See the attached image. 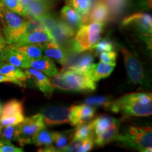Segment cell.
Wrapping results in <instances>:
<instances>
[{
  "mask_svg": "<svg viewBox=\"0 0 152 152\" xmlns=\"http://www.w3.org/2000/svg\"><path fill=\"white\" fill-rule=\"evenodd\" d=\"M108 109L113 113H122L125 116L145 117L152 113L151 93L133 92L111 100Z\"/></svg>",
  "mask_w": 152,
  "mask_h": 152,
  "instance_id": "6da1fadb",
  "label": "cell"
},
{
  "mask_svg": "<svg viewBox=\"0 0 152 152\" xmlns=\"http://www.w3.org/2000/svg\"><path fill=\"white\" fill-rule=\"evenodd\" d=\"M110 16L111 12L109 7L104 1L99 0L89 13L87 22L96 21L104 23L110 18Z\"/></svg>",
  "mask_w": 152,
  "mask_h": 152,
  "instance_id": "44dd1931",
  "label": "cell"
},
{
  "mask_svg": "<svg viewBox=\"0 0 152 152\" xmlns=\"http://www.w3.org/2000/svg\"><path fill=\"white\" fill-rule=\"evenodd\" d=\"M140 4L142 7H147V8H151V0H141Z\"/></svg>",
  "mask_w": 152,
  "mask_h": 152,
  "instance_id": "b9f144b4",
  "label": "cell"
},
{
  "mask_svg": "<svg viewBox=\"0 0 152 152\" xmlns=\"http://www.w3.org/2000/svg\"><path fill=\"white\" fill-rule=\"evenodd\" d=\"M103 23L93 21L82 25L78 28L72 43L74 53H82L90 50L101 39L104 28Z\"/></svg>",
  "mask_w": 152,
  "mask_h": 152,
  "instance_id": "3957f363",
  "label": "cell"
},
{
  "mask_svg": "<svg viewBox=\"0 0 152 152\" xmlns=\"http://www.w3.org/2000/svg\"><path fill=\"white\" fill-rule=\"evenodd\" d=\"M0 4L5 8L14 11L20 16L26 17V11L24 6L19 0H0Z\"/></svg>",
  "mask_w": 152,
  "mask_h": 152,
  "instance_id": "4dcf8cb0",
  "label": "cell"
},
{
  "mask_svg": "<svg viewBox=\"0 0 152 152\" xmlns=\"http://www.w3.org/2000/svg\"><path fill=\"white\" fill-rule=\"evenodd\" d=\"M95 108L88 104L72 106L70 112V124L72 126H77L87 123L94 116Z\"/></svg>",
  "mask_w": 152,
  "mask_h": 152,
  "instance_id": "7c38bea8",
  "label": "cell"
},
{
  "mask_svg": "<svg viewBox=\"0 0 152 152\" xmlns=\"http://www.w3.org/2000/svg\"><path fill=\"white\" fill-rule=\"evenodd\" d=\"M25 119L24 108L23 102L14 99L7 102L1 109L0 113V125H16Z\"/></svg>",
  "mask_w": 152,
  "mask_h": 152,
  "instance_id": "ba28073f",
  "label": "cell"
},
{
  "mask_svg": "<svg viewBox=\"0 0 152 152\" xmlns=\"http://www.w3.org/2000/svg\"><path fill=\"white\" fill-rule=\"evenodd\" d=\"M94 139L92 137H88L81 140L77 151L87 152L90 151L94 146Z\"/></svg>",
  "mask_w": 152,
  "mask_h": 152,
  "instance_id": "f35d334b",
  "label": "cell"
},
{
  "mask_svg": "<svg viewBox=\"0 0 152 152\" xmlns=\"http://www.w3.org/2000/svg\"><path fill=\"white\" fill-rule=\"evenodd\" d=\"M4 62L20 68H29L30 60L14 46L9 45L6 51Z\"/></svg>",
  "mask_w": 152,
  "mask_h": 152,
  "instance_id": "ac0fdd59",
  "label": "cell"
},
{
  "mask_svg": "<svg viewBox=\"0 0 152 152\" xmlns=\"http://www.w3.org/2000/svg\"><path fill=\"white\" fill-rule=\"evenodd\" d=\"M43 53L45 56L56 61L61 65L65 66L67 64L68 54L55 40L48 42L44 45Z\"/></svg>",
  "mask_w": 152,
  "mask_h": 152,
  "instance_id": "9a60e30c",
  "label": "cell"
},
{
  "mask_svg": "<svg viewBox=\"0 0 152 152\" xmlns=\"http://www.w3.org/2000/svg\"><path fill=\"white\" fill-rule=\"evenodd\" d=\"M2 29H3L2 23H1V18H0V35H3V33H2Z\"/></svg>",
  "mask_w": 152,
  "mask_h": 152,
  "instance_id": "7bdbcfd3",
  "label": "cell"
},
{
  "mask_svg": "<svg viewBox=\"0 0 152 152\" xmlns=\"http://www.w3.org/2000/svg\"><path fill=\"white\" fill-rule=\"evenodd\" d=\"M25 69V73L28 78L33 80L37 88L47 97H50L54 92V87L51 84L49 77L42 72L35 68L29 67Z\"/></svg>",
  "mask_w": 152,
  "mask_h": 152,
  "instance_id": "4fadbf2b",
  "label": "cell"
},
{
  "mask_svg": "<svg viewBox=\"0 0 152 152\" xmlns=\"http://www.w3.org/2000/svg\"><path fill=\"white\" fill-rule=\"evenodd\" d=\"M3 128V130H1L0 139L11 142H16L19 135V125H8Z\"/></svg>",
  "mask_w": 152,
  "mask_h": 152,
  "instance_id": "1f68e13d",
  "label": "cell"
},
{
  "mask_svg": "<svg viewBox=\"0 0 152 152\" xmlns=\"http://www.w3.org/2000/svg\"><path fill=\"white\" fill-rule=\"evenodd\" d=\"M51 32L56 42H63L66 41L73 37L75 34V30L63 20H57L56 25Z\"/></svg>",
  "mask_w": 152,
  "mask_h": 152,
  "instance_id": "603a6c76",
  "label": "cell"
},
{
  "mask_svg": "<svg viewBox=\"0 0 152 152\" xmlns=\"http://www.w3.org/2000/svg\"><path fill=\"white\" fill-rule=\"evenodd\" d=\"M74 130L64 132H53V142L49 147L39 149V151H63L68 144L73 140Z\"/></svg>",
  "mask_w": 152,
  "mask_h": 152,
  "instance_id": "5bb4252c",
  "label": "cell"
},
{
  "mask_svg": "<svg viewBox=\"0 0 152 152\" xmlns=\"http://www.w3.org/2000/svg\"><path fill=\"white\" fill-rule=\"evenodd\" d=\"M1 130H2V127L0 125V135H1Z\"/></svg>",
  "mask_w": 152,
  "mask_h": 152,
  "instance_id": "f6af8a7d",
  "label": "cell"
},
{
  "mask_svg": "<svg viewBox=\"0 0 152 152\" xmlns=\"http://www.w3.org/2000/svg\"><path fill=\"white\" fill-rule=\"evenodd\" d=\"M111 99L110 97L104 96H93L87 98L85 101V104L92 106H101L108 109Z\"/></svg>",
  "mask_w": 152,
  "mask_h": 152,
  "instance_id": "836d02e7",
  "label": "cell"
},
{
  "mask_svg": "<svg viewBox=\"0 0 152 152\" xmlns=\"http://www.w3.org/2000/svg\"><path fill=\"white\" fill-rule=\"evenodd\" d=\"M19 125V135L17 142L20 146L30 144L35 134L42 129L45 128V123L41 113L25 118Z\"/></svg>",
  "mask_w": 152,
  "mask_h": 152,
  "instance_id": "52a82bcc",
  "label": "cell"
},
{
  "mask_svg": "<svg viewBox=\"0 0 152 152\" xmlns=\"http://www.w3.org/2000/svg\"><path fill=\"white\" fill-rule=\"evenodd\" d=\"M114 68L115 66L100 61L97 64H92L87 69V74L93 81L96 83L100 80L109 77L113 72Z\"/></svg>",
  "mask_w": 152,
  "mask_h": 152,
  "instance_id": "e0dca14e",
  "label": "cell"
},
{
  "mask_svg": "<svg viewBox=\"0 0 152 152\" xmlns=\"http://www.w3.org/2000/svg\"><path fill=\"white\" fill-rule=\"evenodd\" d=\"M26 11V18H37L47 13L48 3L42 0H22L20 1Z\"/></svg>",
  "mask_w": 152,
  "mask_h": 152,
  "instance_id": "d6986e66",
  "label": "cell"
},
{
  "mask_svg": "<svg viewBox=\"0 0 152 152\" xmlns=\"http://www.w3.org/2000/svg\"><path fill=\"white\" fill-rule=\"evenodd\" d=\"M14 83V84H16L20 86V84L18 81L15 80L11 78V77H7V76L4 75L0 73V83Z\"/></svg>",
  "mask_w": 152,
  "mask_h": 152,
  "instance_id": "60d3db41",
  "label": "cell"
},
{
  "mask_svg": "<svg viewBox=\"0 0 152 152\" xmlns=\"http://www.w3.org/2000/svg\"><path fill=\"white\" fill-rule=\"evenodd\" d=\"M1 109H2V106H1V103H0V113H1Z\"/></svg>",
  "mask_w": 152,
  "mask_h": 152,
  "instance_id": "ee69618b",
  "label": "cell"
},
{
  "mask_svg": "<svg viewBox=\"0 0 152 152\" xmlns=\"http://www.w3.org/2000/svg\"><path fill=\"white\" fill-rule=\"evenodd\" d=\"M19 1H22V0H19Z\"/></svg>",
  "mask_w": 152,
  "mask_h": 152,
  "instance_id": "bcb514c9",
  "label": "cell"
},
{
  "mask_svg": "<svg viewBox=\"0 0 152 152\" xmlns=\"http://www.w3.org/2000/svg\"><path fill=\"white\" fill-rule=\"evenodd\" d=\"M8 45L4 35H0V65L4 62L6 51Z\"/></svg>",
  "mask_w": 152,
  "mask_h": 152,
  "instance_id": "ab89813d",
  "label": "cell"
},
{
  "mask_svg": "<svg viewBox=\"0 0 152 152\" xmlns=\"http://www.w3.org/2000/svg\"><path fill=\"white\" fill-rule=\"evenodd\" d=\"M117 121V119L110 117L109 115H104L97 117L94 121H92L94 133L97 134V133L103 132Z\"/></svg>",
  "mask_w": 152,
  "mask_h": 152,
  "instance_id": "f546056e",
  "label": "cell"
},
{
  "mask_svg": "<svg viewBox=\"0 0 152 152\" xmlns=\"http://www.w3.org/2000/svg\"><path fill=\"white\" fill-rule=\"evenodd\" d=\"M94 128L92 121L89 123H83L76 126L74 130L73 140H83L88 137H92L94 135Z\"/></svg>",
  "mask_w": 152,
  "mask_h": 152,
  "instance_id": "f1b7e54d",
  "label": "cell"
},
{
  "mask_svg": "<svg viewBox=\"0 0 152 152\" xmlns=\"http://www.w3.org/2000/svg\"><path fill=\"white\" fill-rule=\"evenodd\" d=\"M124 58V64L131 83L135 85H144L146 76L144 68L140 60L128 49L121 47L120 49Z\"/></svg>",
  "mask_w": 152,
  "mask_h": 152,
  "instance_id": "9c48e42d",
  "label": "cell"
},
{
  "mask_svg": "<svg viewBox=\"0 0 152 152\" xmlns=\"http://www.w3.org/2000/svg\"><path fill=\"white\" fill-rule=\"evenodd\" d=\"M109 7L111 15L115 16L125 8L128 0H102Z\"/></svg>",
  "mask_w": 152,
  "mask_h": 152,
  "instance_id": "d6a6232c",
  "label": "cell"
},
{
  "mask_svg": "<svg viewBox=\"0 0 152 152\" xmlns=\"http://www.w3.org/2000/svg\"><path fill=\"white\" fill-rule=\"evenodd\" d=\"M29 67L39 70L49 77H52L58 73V69L54 61L45 55L36 59L30 60Z\"/></svg>",
  "mask_w": 152,
  "mask_h": 152,
  "instance_id": "2e32d148",
  "label": "cell"
},
{
  "mask_svg": "<svg viewBox=\"0 0 152 152\" xmlns=\"http://www.w3.org/2000/svg\"><path fill=\"white\" fill-rule=\"evenodd\" d=\"M114 48V45L113 42H111L109 39H104L98 42L92 47V50H94L97 54H101V53L104 52H110L112 51Z\"/></svg>",
  "mask_w": 152,
  "mask_h": 152,
  "instance_id": "e575fe53",
  "label": "cell"
},
{
  "mask_svg": "<svg viewBox=\"0 0 152 152\" xmlns=\"http://www.w3.org/2000/svg\"><path fill=\"white\" fill-rule=\"evenodd\" d=\"M53 132L45 130V128L39 131L32 140L31 144H35L38 147H47L52 144Z\"/></svg>",
  "mask_w": 152,
  "mask_h": 152,
  "instance_id": "83f0119b",
  "label": "cell"
},
{
  "mask_svg": "<svg viewBox=\"0 0 152 152\" xmlns=\"http://www.w3.org/2000/svg\"><path fill=\"white\" fill-rule=\"evenodd\" d=\"M71 107L63 106H52L42 110L41 115L45 125L49 126L66 124L70 123Z\"/></svg>",
  "mask_w": 152,
  "mask_h": 152,
  "instance_id": "30bf717a",
  "label": "cell"
},
{
  "mask_svg": "<svg viewBox=\"0 0 152 152\" xmlns=\"http://www.w3.org/2000/svg\"><path fill=\"white\" fill-rule=\"evenodd\" d=\"M45 44L42 45H26L23 46L16 47L20 52L25 55L29 60L36 59L43 56V46ZM13 46V45H12Z\"/></svg>",
  "mask_w": 152,
  "mask_h": 152,
  "instance_id": "4316f807",
  "label": "cell"
},
{
  "mask_svg": "<svg viewBox=\"0 0 152 152\" xmlns=\"http://www.w3.org/2000/svg\"><path fill=\"white\" fill-rule=\"evenodd\" d=\"M117 53L115 51H110V52H104L101 53L99 55L100 61L111 64V65H116Z\"/></svg>",
  "mask_w": 152,
  "mask_h": 152,
  "instance_id": "74e56055",
  "label": "cell"
},
{
  "mask_svg": "<svg viewBox=\"0 0 152 152\" xmlns=\"http://www.w3.org/2000/svg\"><path fill=\"white\" fill-rule=\"evenodd\" d=\"M52 86L59 90L73 92H92L96 83L86 73L65 70L49 79Z\"/></svg>",
  "mask_w": 152,
  "mask_h": 152,
  "instance_id": "7a4b0ae2",
  "label": "cell"
},
{
  "mask_svg": "<svg viewBox=\"0 0 152 152\" xmlns=\"http://www.w3.org/2000/svg\"><path fill=\"white\" fill-rule=\"evenodd\" d=\"M125 27H133L137 32L140 37L151 45L152 17L146 13H134L123 19L121 23Z\"/></svg>",
  "mask_w": 152,
  "mask_h": 152,
  "instance_id": "8992f818",
  "label": "cell"
},
{
  "mask_svg": "<svg viewBox=\"0 0 152 152\" xmlns=\"http://www.w3.org/2000/svg\"><path fill=\"white\" fill-rule=\"evenodd\" d=\"M115 141L140 151H152V131L151 127L131 126L123 134H118Z\"/></svg>",
  "mask_w": 152,
  "mask_h": 152,
  "instance_id": "277c9868",
  "label": "cell"
},
{
  "mask_svg": "<svg viewBox=\"0 0 152 152\" xmlns=\"http://www.w3.org/2000/svg\"><path fill=\"white\" fill-rule=\"evenodd\" d=\"M119 125L120 121L118 120L116 122L113 123L111 126L109 127L103 132L95 134L96 137L94 140L95 144L97 146L103 147L109 142L115 141V138L118 134Z\"/></svg>",
  "mask_w": 152,
  "mask_h": 152,
  "instance_id": "cb8c5ba5",
  "label": "cell"
},
{
  "mask_svg": "<svg viewBox=\"0 0 152 152\" xmlns=\"http://www.w3.org/2000/svg\"><path fill=\"white\" fill-rule=\"evenodd\" d=\"M61 16L63 21L75 30L78 29L82 25L85 23L81 15L68 5L64 6L62 8L61 11Z\"/></svg>",
  "mask_w": 152,
  "mask_h": 152,
  "instance_id": "7402d4cb",
  "label": "cell"
},
{
  "mask_svg": "<svg viewBox=\"0 0 152 152\" xmlns=\"http://www.w3.org/2000/svg\"><path fill=\"white\" fill-rule=\"evenodd\" d=\"M38 20L42 23V24L45 26V28L51 31L53 29V28L54 27V26L56 23V20H55V18L53 17L52 15L45 13L39 17H37Z\"/></svg>",
  "mask_w": 152,
  "mask_h": 152,
  "instance_id": "d590c367",
  "label": "cell"
},
{
  "mask_svg": "<svg viewBox=\"0 0 152 152\" xmlns=\"http://www.w3.org/2000/svg\"><path fill=\"white\" fill-rule=\"evenodd\" d=\"M66 5L77 11L83 17L85 23L87 22L89 13L92 9V0H64Z\"/></svg>",
  "mask_w": 152,
  "mask_h": 152,
  "instance_id": "484cf974",
  "label": "cell"
},
{
  "mask_svg": "<svg viewBox=\"0 0 152 152\" xmlns=\"http://www.w3.org/2000/svg\"><path fill=\"white\" fill-rule=\"evenodd\" d=\"M21 147L14 145L12 142L0 139V152H23Z\"/></svg>",
  "mask_w": 152,
  "mask_h": 152,
  "instance_id": "8d00e7d4",
  "label": "cell"
},
{
  "mask_svg": "<svg viewBox=\"0 0 152 152\" xmlns=\"http://www.w3.org/2000/svg\"><path fill=\"white\" fill-rule=\"evenodd\" d=\"M0 18L2 23V33L8 45H12L23 34L27 19L0 4Z\"/></svg>",
  "mask_w": 152,
  "mask_h": 152,
  "instance_id": "5b68a950",
  "label": "cell"
},
{
  "mask_svg": "<svg viewBox=\"0 0 152 152\" xmlns=\"http://www.w3.org/2000/svg\"><path fill=\"white\" fill-rule=\"evenodd\" d=\"M52 40H54L52 32L47 28H45L32 33L23 34L14 44L11 45L18 47L26 45H39V44L43 45Z\"/></svg>",
  "mask_w": 152,
  "mask_h": 152,
  "instance_id": "8fae6325",
  "label": "cell"
},
{
  "mask_svg": "<svg viewBox=\"0 0 152 152\" xmlns=\"http://www.w3.org/2000/svg\"><path fill=\"white\" fill-rule=\"evenodd\" d=\"M94 61V58L92 53H85L80 56L71 65L66 66L67 67L64 68L62 71L70 70L87 74V69L93 64Z\"/></svg>",
  "mask_w": 152,
  "mask_h": 152,
  "instance_id": "d4e9b609",
  "label": "cell"
},
{
  "mask_svg": "<svg viewBox=\"0 0 152 152\" xmlns=\"http://www.w3.org/2000/svg\"><path fill=\"white\" fill-rule=\"evenodd\" d=\"M0 73L18 81L20 87L26 86V82L28 77L25 71L20 68L4 62L0 65Z\"/></svg>",
  "mask_w": 152,
  "mask_h": 152,
  "instance_id": "ffe728a7",
  "label": "cell"
}]
</instances>
